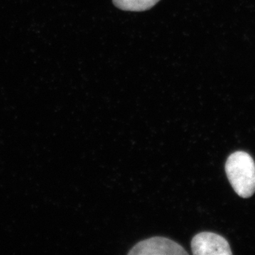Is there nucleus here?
<instances>
[{
  "mask_svg": "<svg viewBox=\"0 0 255 255\" xmlns=\"http://www.w3.org/2000/svg\"><path fill=\"white\" fill-rule=\"evenodd\" d=\"M228 180L236 194L249 198L255 191V163L249 154L238 151L228 157L226 163Z\"/></svg>",
  "mask_w": 255,
  "mask_h": 255,
  "instance_id": "f257e3e1",
  "label": "nucleus"
},
{
  "mask_svg": "<svg viewBox=\"0 0 255 255\" xmlns=\"http://www.w3.org/2000/svg\"><path fill=\"white\" fill-rule=\"evenodd\" d=\"M131 255H188L184 248L167 238L154 237L140 242L128 253Z\"/></svg>",
  "mask_w": 255,
  "mask_h": 255,
  "instance_id": "f03ea898",
  "label": "nucleus"
},
{
  "mask_svg": "<svg viewBox=\"0 0 255 255\" xmlns=\"http://www.w3.org/2000/svg\"><path fill=\"white\" fill-rule=\"evenodd\" d=\"M191 250L196 255H231V247L222 236L214 233L202 232L191 241Z\"/></svg>",
  "mask_w": 255,
  "mask_h": 255,
  "instance_id": "7ed1b4c3",
  "label": "nucleus"
},
{
  "mask_svg": "<svg viewBox=\"0 0 255 255\" xmlns=\"http://www.w3.org/2000/svg\"><path fill=\"white\" fill-rule=\"evenodd\" d=\"M159 0H113L117 7L125 11H145L155 6Z\"/></svg>",
  "mask_w": 255,
  "mask_h": 255,
  "instance_id": "20e7f679",
  "label": "nucleus"
}]
</instances>
